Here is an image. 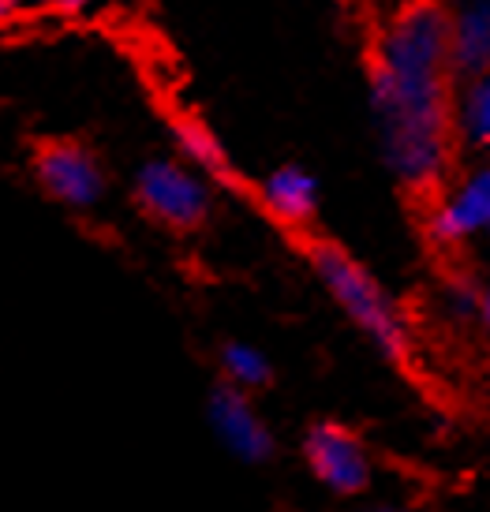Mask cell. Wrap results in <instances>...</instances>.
Wrapping results in <instances>:
<instances>
[{
  "mask_svg": "<svg viewBox=\"0 0 490 512\" xmlns=\"http://www.w3.org/2000/svg\"><path fill=\"white\" fill-rule=\"evenodd\" d=\"M446 12L412 4L378 38L375 113L382 154L408 187H434L449 165Z\"/></svg>",
  "mask_w": 490,
  "mask_h": 512,
  "instance_id": "6da1fadb",
  "label": "cell"
},
{
  "mask_svg": "<svg viewBox=\"0 0 490 512\" xmlns=\"http://www.w3.org/2000/svg\"><path fill=\"white\" fill-rule=\"evenodd\" d=\"M311 258H315L318 281L337 299V307L348 314V322L360 329L386 359H404L408 333H404L397 307L378 288L375 277L363 270L360 262H352L345 251H337V247H318Z\"/></svg>",
  "mask_w": 490,
  "mask_h": 512,
  "instance_id": "7a4b0ae2",
  "label": "cell"
},
{
  "mask_svg": "<svg viewBox=\"0 0 490 512\" xmlns=\"http://www.w3.org/2000/svg\"><path fill=\"white\" fill-rule=\"evenodd\" d=\"M135 199L154 221L176 228V232L199 228L210 214V191H206L199 172L191 165H180V161H165V157L146 161L139 169Z\"/></svg>",
  "mask_w": 490,
  "mask_h": 512,
  "instance_id": "3957f363",
  "label": "cell"
},
{
  "mask_svg": "<svg viewBox=\"0 0 490 512\" xmlns=\"http://www.w3.org/2000/svg\"><path fill=\"white\" fill-rule=\"evenodd\" d=\"M303 460H307V468L318 483L337 498H360L375 479L367 445L341 423H315L307 430Z\"/></svg>",
  "mask_w": 490,
  "mask_h": 512,
  "instance_id": "277c9868",
  "label": "cell"
},
{
  "mask_svg": "<svg viewBox=\"0 0 490 512\" xmlns=\"http://www.w3.org/2000/svg\"><path fill=\"white\" fill-rule=\"evenodd\" d=\"M206 415H210V427H214L217 441L236 460H244V464H266L274 456L277 449L274 430L259 415L251 393H244V389H236L229 382L214 385L210 400H206Z\"/></svg>",
  "mask_w": 490,
  "mask_h": 512,
  "instance_id": "5b68a950",
  "label": "cell"
},
{
  "mask_svg": "<svg viewBox=\"0 0 490 512\" xmlns=\"http://www.w3.org/2000/svg\"><path fill=\"white\" fill-rule=\"evenodd\" d=\"M34 172H38V184L72 210H90L105 195V172L98 157L75 143L45 146L34 161Z\"/></svg>",
  "mask_w": 490,
  "mask_h": 512,
  "instance_id": "8992f818",
  "label": "cell"
},
{
  "mask_svg": "<svg viewBox=\"0 0 490 512\" xmlns=\"http://www.w3.org/2000/svg\"><path fill=\"white\" fill-rule=\"evenodd\" d=\"M431 232L438 243H464L490 232V165H479L434 206Z\"/></svg>",
  "mask_w": 490,
  "mask_h": 512,
  "instance_id": "52a82bcc",
  "label": "cell"
},
{
  "mask_svg": "<svg viewBox=\"0 0 490 512\" xmlns=\"http://www.w3.org/2000/svg\"><path fill=\"white\" fill-rule=\"evenodd\" d=\"M449 68L464 75L490 72V0H457L446 12Z\"/></svg>",
  "mask_w": 490,
  "mask_h": 512,
  "instance_id": "ba28073f",
  "label": "cell"
},
{
  "mask_svg": "<svg viewBox=\"0 0 490 512\" xmlns=\"http://www.w3.org/2000/svg\"><path fill=\"white\" fill-rule=\"evenodd\" d=\"M262 202H266V210H270L277 221L300 225V221H307V217L315 214L318 187L303 169L285 165V169H277L266 176V184H262Z\"/></svg>",
  "mask_w": 490,
  "mask_h": 512,
  "instance_id": "9c48e42d",
  "label": "cell"
},
{
  "mask_svg": "<svg viewBox=\"0 0 490 512\" xmlns=\"http://www.w3.org/2000/svg\"><path fill=\"white\" fill-rule=\"evenodd\" d=\"M221 374H225V382L236 385V389H244V393H259V389L270 385L274 367H270L266 352H259L255 344L229 341L225 348H221Z\"/></svg>",
  "mask_w": 490,
  "mask_h": 512,
  "instance_id": "30bf717a",
  "label": "cell"
},
{
  "mask_svg": "<svg viewBox=\"0 0 490 512\" xmlns=\"http://www.w3.org/2000/svg\"><path fill=\"white\" fill-rule=\"evenodd\" d=\"M457 128H461V139L468 146L490 150V72L472 75L468 90L461 94Z\"/></svg>",
  "mask_w": 490,
  "mask_h": 512,
  "instance_id": "8fae6325",
  "label": "cell"
},
{
  "mask_svg": "<svg viewBox=\"0 0 490 512\" xmlns=\"http://www.w3.org/2000/svg\"><path fill=\"white\" fill-rule=\"evenodd\" d=\"M176 143H180L191 169H202V172L225 169V154H221L217 139L202 124H195V120H180L176 124Z\"/></svg>",
  "mask_w": 490,
  "mask_h": 512,
  "instance_id": "7c38bea8",
  "label": "cell"
},
{
  "mask_svg": "<svg viewBox=\"0 0 490 512\" xmlns=\"http://www.w3.org/2000/svg\"><path fill=\"white\" fill-rule=\"evenodd\" d=\"M30 4H38V8H53V12H79V8H87L90 0H30Z\"/></svg>",
  "mask_w": 490,
  "mask_h": 512,
  "instance_id": "4fadbf2b",
  "label": "cell"
},
{
  "mask_svg": "<svg viewBox=\"0 0 490 512\" xmlns=\"http://www.w3.org/2000/svg\"><path fill=\"white\" fill-rule=\"evenodd\" d=\"M476 314L483 318V326L490 329V277H487V285L479 288V307H476Z\"/></svg>",
  "mask_w": 490,
  "mask_h": 512,
  "instance_id": "5bb4252c",
  "label": "cell"
},
{
  "mask_svg": "<svg viewBox=\"0 0 490 512\" xmlns=\"http://www.w3.org/2000/svg\"><path fill=\"white\" fill-rule=\"evenodd\" d=\"M360 512H412L408 505H397V501H371V505H363Z\"/></svg>",
  "mask_w": 490,
  "mask_h": 512,
  "instance_id": "9a60e30c",
  "label": "cell"
},
{
  "mask_svg": "<svg viewBox=\"0 0 490 512\" xmlns=\"http://www.w3.org/2000/svg\"><path fill=\"white\" fill-rule=\"evenodd\" d=\"M15 8H19V0H0V23H8L15 15Z\"/></svg>",
  "mask_w": 490,
  "mask_h": 512,
  "instance_id": "2e32d148",
  "label": "cell"
}]
</instances>
